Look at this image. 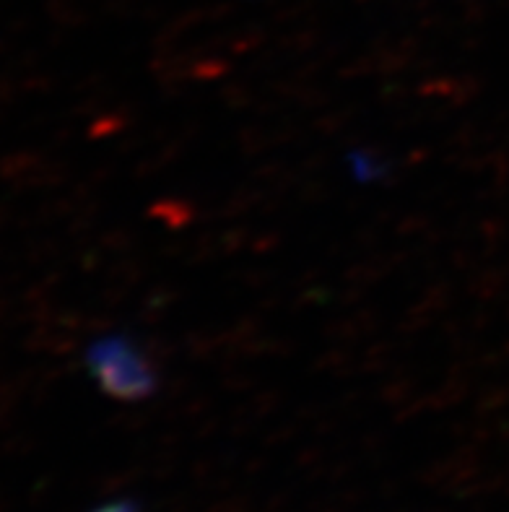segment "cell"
Segmentation results:
<instances>
[{"instance_id": "1", "label": "cell", "mask_w": 509, "mask_h": 512, "mask_svg": "<svg viewBox=\"0 0 509 512\" xmlns=\"http://www.w3.org/2000/svg\"><path fill=\"white\" fill-rule=\"evenodd\" d=\"M91 375L112 398H143L154 388V370L128 338H102L86 354Z\"/></svg>"}]
</instances>
